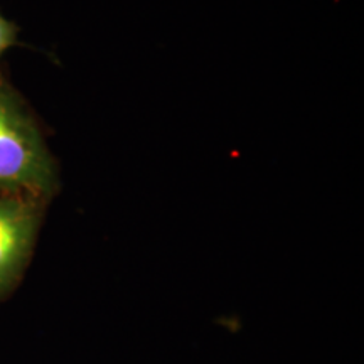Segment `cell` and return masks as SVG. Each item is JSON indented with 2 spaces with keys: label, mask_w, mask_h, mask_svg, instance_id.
<instances>
[{
  "label": "cell",
  "mask_w": 364,
  "mask_h": 364,
  "mask_svg": "<svg viewBox=\"0 0 364 364\" xmlns=\"http://www.w3.org/2000/svg\"><path fill=\"white\" fill-rule=\"evenodd\" d=\"M54 188L56 174L38 127L0 81V189L49 194Z\"/></svg>",
  "instance_id": "1"
},
{
  "label": "cell",
  "mask_w": 364,
  "mask_h": 364,
  "mask_svg": "<svg viewBox=\"0 0 364 364\" xmlns=\"http://www.w3.org/2000/svg\"><path fill=\"white\" fill-rule=\"evenodd\" d=\"M16 39L17 27L0 14V54L6 51L7 48H11L12 44H16Z\"/></svg>",
  "instance_id": "3"
},
{
  "label": "cell",
  "mask_w": 364,
  "mask_h": 364,
  "mask_svg": "<svg viewBox=\"0 0 364 364\" xmlns=\"http://www.w3.org/2000/svg\"><path fill=\"white\" fill-rule=\"evenodd\" d=\"M39 215L26 199H0V295L11 289L33 247Z\"/></svg>",
  "instance_id": "2"
}]
</instances>
